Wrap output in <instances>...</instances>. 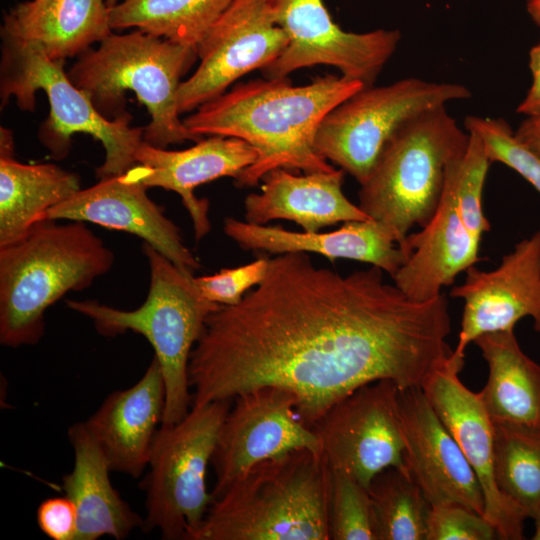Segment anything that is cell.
<instances>
[{"label":"cell","instance_id":"4316f807","mask_svg":"<svg viewBox=\"0 0 540 540\" xmlns=\"http://www.w3.org/2000/svg\"><path fill=\"white\" fill-rule=\"evenodd\" d=\"M474 343L489 368L479 393L490 419L540 428V365L522 351L514 330L485 333Z\"/></svg>","mask_w":540,"mask_h":540},{"label":"cell","instance_id":"8fae6325","mask_svg":"<svg viewBox=\"0 0 540 540\" xmlns=\"http://www.w3.org/2000/svg\"><path fill=\"white\" fill-rule=\"evenodd\" d=\"M268 4L288 45L262 69L266 78H284L298 69L324 64L337 68L345 78L372 86L401 40L397 29L343 30L323 0H268Z\"/></svg>","mask_w":540,"mask_h":540},{"label":"cell","instance_id":"d4e9b609","mask_svg":"<svg viewBox=\"0 0 540 540\" xmlns=\"http://www.w3.org/2000/svg\"><path fill=\"white\" fill-rule=\"evenodd\" d=\"M106 0H31L5 13L1 36L38 45L53 60L82 54L111 32Z\"/></svg>","mask_w":540,"mask_h":540},{"label":"cell","instance_id":"52a82bcc","mask_svg":"<svg viewBox=\"0 0 540 540\" xmlns=\"http://www.w3.org/2000/svg\"><path fill=\"white\" fill-rule=\"evenodd\" d=\"M469 133L446 106L431 109L401 129L386 145L367 180L359 204L388 226L400 247L414 226L424 227L441 201L453 163L465 152Z\"/></svg>","mask_w":540,"mask_h":540},{"label":"cell","instance_id":"f35d334b","mask_svg":"<svg viewBox=\"0 0 540 540\" xmlns=\"http://www.w3.org/2000/svg\"><path fill=\"white\" fill-rule=\"evenodd\" d=\"M534 520L535 532L533 534V540H540V507L536 510L531 517Z\"/></svg>","mask_w":540,"mask_h":540},{"label":"cell","instance_id":"836d02e7","mask_svg":"<svg viewBox=\"0 0 540 540\" xmlns=\"http://www.w3.org/2000/svg\"><path fill=\"white\" fill-rule=\"evenodd\" d=\"M496 529L482 515L458 504L432 506L427 540H492Z\"/></svg>","mask_w":540,"mask_h":540},{"label":"cell","instance_id":"cb8c5ba5","mask_svg":"<svg viewBox=\"0 0 540 540\" xmlns=\"http://www.w3.org/2000/svg\"><path fill=\"white\" fill-rule=\"evenodd\" d=\"M68 440L74 464L71 472L62 478V489L76 509L75 540H96L103 536L122 540L134 529L144 528V518L113 487L109 463L85 422L69 427Z\"/></svg>","mask_w":540,"mask_h":540},{"label":"cell","instance_id":"8d00e7d4","mask_svg":"<svg viewBox=\"0 0 540 540\" xmlns=\"http://www.w3.org/2000/svg\"><path fill=\"white\" fill-rule=\"evenodd\" d=\"M515 135L540 158V113L527 116L515 130Z\"/></svg>","mask_w":540,"mask_h":540},{"label":"cell","instance_id":"9a60e30c","mask_svg":"<svg viewBox=\"0 0 540 540\" xmlns=\"http://www.w3.org/2000/svg\"><path fill=\"white\" fill-rule=\"evenodd\" d=\"M450 295L464 301L458 343L449 360L464 367L465 350L485 333L514 330L530 317L540 333V229L515 244L493 270L475 265Z\"/></svg>","mask_w":540,"mask_h":540},{"label":"cell","instance_id":"1f68e13d","mask_svg":"<svg viewBox=\"0 0 540 540\" xmlns=\"http://www.w3.org/2000/svg\"><path fill=\"white\" fill-rule=\"evenodd\" d=\"M467 131L482 141L490 162H500L516 171L540 193V158L525 146L502 118L469 115Z\"/></svg>","mask_w":540,"mask_h":540},{"label":"cell","instance_id":"7a4b0ae2","mask_svg":"<svg viewBox=\"0 0 540 540\" xmlns=\"http://www.w3.org/2000/svg\"><path fill=\"white\" fill-rule=\"evenodd\" d=\"M364 87L331 74L303 86H293L288 77L255 79L202 104L183 123L200 137L239 138L256 150V161L234 179L238 187L255 186L277 168L328 172L335 168L314 146L319 125Z\"/></svg>","mask_w":540,"mask_h":540},{"label":"cell","instance_id":"d6986e66","mask_svg":"<svg viewBox=\"0 0 540 540\" xmlns=\"http://www.w3.org/2000/svg\"><path fill=\"white\" fill-rule=\"evenodd\" d=\"M257 159L256 150L244 140L212 135L184 150H166L143 141L136 164L126 173L147 188L160 187L176 192L188 211L195 239L211 229L207 199L197 198L195 188L221 177L236 179Z\"/></svg>","mask_w":540,"mask_h":540},{"label":"cell","instance_id":"d590c367","mask_svg":"<svg viewBox=\"0 0 540 540\" xmlns=\"http://www.w3.org/2000/svg\"><path fill=\"white\" fill-rule=\"evenodd\" d=\"M529 67L532 74V84L517 112L527 116L540 113V42L529 52Z\"/></svg>","mask_w":540,"mask_h":540},{"label":"cell","instance_id":"5b68a950","mask_svg":"<svg viewBox=\"0 0 540 540\" xmlns=\"http://www.w3.org/2000/svg\"><path fill=\"white\" fill-rule=\"evenodd\" d=\"M99 43L82 53L67 74L103 116L124 113L121 107L130 90L151 116L144 127L145 142L166 148L203 139L180 120L178 108L181 78L198 58L195 48L138 29L120 35L111 32Z\"/></svg>","mask_w":540,"mask_h":540},{"label":"cell","instance_id":"f1b7e54d","mask_svg":"<svg viewBox=\"0 0 540 540\" xmlns=\"http://www.w3.org/2000/svg\"><path fill=\"white\" fill-rule=\"evenodd\" d=\"M494 476L499 490L531 518L540 507V428L493 422Z\"/></svg>","mask_w":540,"mask_h":540},{"label":"cell","instance_id":"e575fe53","mask_svg":"<svg viewBox=\"0 0 540 540\" xmlns=\"http://www.w3.org/2000/svg\"><path fill=\"white\" fill-rule=\"evenodd\" d=\"M39 529L52 540H75L77 514L68 497H51L40 503L36 511Z\"/></svg>","mask_w":540,"mask_h":540},{"label":"cell","instance_id":"6da1fadb","mask_svg":"<svg viewBox=\"0 0 540 540\" xmlns=\"http://www.w3.org/2000/svg\"><path fill=\"white\" fill-rule=\"evenodd\" d=\"M450 332L443 294L416 301L377 266L341 275L306 252L279 254L239 303L207 318L188 364L192 405L273 386L313 426L365 384L422 388L452 355Z\"/></svg>","mask_w":540,"mask_h":540},{"label":"cell","instance_id":"2e32d148","mask_svg":"<svg viewBox=\"0 0 540 540\" xmlns=\"http://www.w3.org/2000/svg\"><path fill=\"white\" fill-rule=\"evenodd\" d=\"M462 369L448 359L428 377L422 390L479 480L485 501L483 517L499 539L521 540L527 517L496 484L492 420L480 393L472 392L459 379Z\"/></svg>","mask_w":540,"mask_h":540},{"label":"cell","instance_id":"30bf717a","mask_svg":"<svg viewBox=\"0 0 540 540\" xmlns=\"http://www.w3.org/2000/svg\"><path fill=\"white\" fill-rule=\"evenodd\" d=\"M470 96L471 91L462 84L415 77L379 87L366 86L323 118L315 136V150L362 184L401 129L431 109Z\"/></svg>","mask_w":540,"mask_h":540},{"label":"cell","instance_id":"484cf974","mask_svg":"<svg viewBox=\"0 0 540 540\" xmlns=\"http://www.w3.org/2000/svg\"><path fill=\"white\" fill-rule=\"evenodd\" d=\"M80 188L77 174L57 165L14 157L12 131L0 129V247L23 238L47 211Z\"/></svg>","mask_w":540,"mask_h":540},{"label":"cell","instance_id":"9c48e42d","mask_svg":"<svg viewBox=\"0 0 540 540\" xmlns=\"http://www.w3.org/2000/svg\"><path fill=\"white\" fill-rule=\"evenodd\" d=\"M233 400L192 405L177 423L161 425L143 481L144 530H158L165 540H190L214 498L207 487L222 423Z\"/></svg>","mask_w":540,"mask_h":540},{"label":"cell","instance_id":"4fadbf2b","mask_svg":"<svg viewBox=\"0 0 540 540\" xmlns=\"http://www.w3.org/2000/svg\"><path fill=\"white\" fill-rule=\"evenodd\" d=\"M232 403L211 460L214 499L263 461L300 449L323 452L317 432L304 420L289 391L261 387L237 395Z\"/></svg>","mask_w":540,"mask_h":540},{"label":"cell","instance_id":"7402d4cb","mask_svg":"<svg viewBox=\"0 0 540 540\" xmlns=\"http://www.w3.org/2000/svg\"><path fill=\"white\" fill-rule=\"evenodd\" d=\"M480 243L465 224L446 179L434 216L421 231L406 238L410 256L392 277L394 284L413 300H431L452 285L458 274L481 261Z\"/></svg>","mask_w":540,"mask_h":540},{"label":"cell","instance_id":"74e56055","mask_svg":"<svg viewBox=\"0 0 540 540\" xmlns=\"http://www.w3.org/2000/svg\"><path fill=\"white\" fill-rule=\"evenodd\" d=\"M527 11L540 28V0H526Z\"/></svg>","mask_w":540,"mask_h":540},{"label":"cell","instance_id":"e0dca14e","mask_svg":"<svg viewBox=\"0 0 540 540\" xmlns=\"http://www.w3.org/2000/svg\"><path fill=\"white\" fill-rule=\"evenodd\" d=\"M408 472L431 506L458 504L483 516L479 480L421 387L399 391Z\"/></svg>","mask_w":540,"mask_h":540},{"label":"cell","instance_id":"4dcf8cb0","mask_svg":"<svg viewBox=\"0 0 540 540\" xmlns=\"http://www.w3.org/2000/svg\"><path fill=\"white\" fill-rule=\"evenodd\" d=\"M329 531L330 540H376L368 488L337 469H332Z\"/></svg>","mask_w":540,"mask_h":540},{"label":"cell","instance_id":"5bb4252c","mask_svg":"<svg viewBox=\"0 0 540 540\" xmlns=\"http://www.w3.org/2000/svg\"><path fill=\"white\" fill-rule=\"evenodd\" d=\"M287 45L268 0H233L197 47L199 65L179 87L180 114L224 94L245 74L264 69Z\"/></svg>","mask_w":540,"mask_h":540},{"label":"cell","instance_id":"ac0fdd59","mask_svg":"<svg viewBox=\"0 0 540 540\" xmlns=\"http://www.w3.org/2000/svg\"><path fill=\"white\" fill-rule=\"evenodd\" d=\"M147 189L126 172L101 178L50 208L45 220L91 222L137 235L180 269L194 274L199 260L185 245L180 229L149 198Z\"/></svg>","mask_w":540,"mask_h":540},{"label":"cell","instance_id":"603a6c76","mask_svg":"<svg viewBox=\"0 0 540 540\" xmlns=\"http://www.w3.org/2000/svg\"><path fill=\"white\" fill-rule=\"evenodd\" d=\"M344 171L297 176L277 168L263 177L260 193L244 200L245 219L265 225L275 219L291 220L305 232H318L338 222L371 219L343 193Z\"/></svg>","mask_w":540,"mask_h":540},{"label":"cell","instance_id":"277c9868","mask_svg":"<svg viewBox=\"0 0 540 540\" xmlns=\"http://www.w3.org/2000/svg\"><path fill=\"white\" fill-rule=\"evenodd\" d=\"M114 253L82 221L37 223L0 247V343L35 345L45 312L68 291L84 290L107 273Z\"/></svg>","mask_w":540,"mask_h":540},{"label":"cell","instance_id":"7c38bea8","mask_svg":"<svg viewBox=\"0 0 540 540\" xmlns=\"http://www.w3.org/2000/svg\"><path fill=\"white\" fill-rule=\"evenodd\" d=\"M399 391L391 380L365 384L334 403L312 426L332 469L352 475L367 488L375 475L390 467L410 476Z\"/></svg>","mask_w":540,"mask_h":540},{"label":"cell","instance_id":"d6a6232c","mask_svg":"<svg viewBox=\"0 0 540 540\" xmlns=\"http://www.w3.org/2000/svg\"><path fill=\"white\" fill-rule=\"evenodd\" d=\"M268 268L269 258L259 257L239 267L223 268L212 275L194 277V281L207 300L224 306L235 305L248 289L263 281Z\"/></svg>","mask_w":540,"mask_h":540},{"label":"cell","instance_id":"83f0119b","mask_svg":"<svg viewBox=\"0 0 540 540\" xmlns=\"http://www.w3.org/2000/svg\"><path fill=\"white\" fill-rule=\"evenodd\" d=\"M233 0H125L109 9L111 29L135 28L195 48Z\"/></svg>","mask_w":540,"mask_h":540},{"label":"cell","instance_id":"f546056e","mask_svg":"<svg viewBox=\"0 0 540 540\" xmlns=\"http://www.w3.org/2000/svg\"><path fill=\"white\" fill-rule=\"evenodd\" d=\"M376 540H427L431 505L419 485L397 468H387L371 480Z\"/></svg>","mask_w":540,"mask_h":540},{"label":"cell","instance_id":"44dd1931","mask_svg":"<svg viewBox=\"0 0 540 540\" xmlns=\"http://www.w3.org/2000/svg\"><path fill=\"white\" fill-rule=\"evenodd\" d=\"M223 230L240 248L270 254L317 253L331 262L338 258L369 263L393 277L409 255L393 231L374 219L349 221L331 232H294L228 217Z\"/></svg>","mask_w":540,"mask_h":540},{"label":"cell","instance_id":"8992f818","mask_svg":"<svg viewBox=\"0 0 540 540\" xmlns=\"http://www.w3.org/2000/svg\"><path fill=\"white\" fill-rule=\"evenodd\" d=\"M143 254L150 270L148 295L141 306L123 310L96 300H68L67 306L89 318L98 333L113 337L132 331L154 349L165 384V409L161 425L180 421L190 410L188 379L191 352L206 320L221 305L207 300L187 273L144 242Z\"/></svg>","mask_w":540,"mask_h":540},{"label":"cell","instance_id":"ffe728a7","mask_svg":"<svg viewBox=\"0 0 540 540\" xmlns=\"http://www.w3.org/2000/svg\"><path fill=\"white\" fill-rule=\"evenodd\" d=\"M165 398L162 371L154 357L133 386L110 393L85 421L112 471L138 478L148 467Z\"/></svg>","mask_w":540,"mask_h":540},{"label":"cell","instance_id":"ba28073f","mask_svg":"<svg viewBox=\"0 0 540 540\" xmlns=\"http://www.w3.org/2000/svg\"><path fill=\"white\" fill-rule=\"evenodd\" d=\"M1 100L11 96L22 110L32 111L35 93L43 90L50 114L42 124L39 138L56 159L68 155L71 137L89 134L100 141L105 160L97 168V178L122 175L136 164V153L144 141V127H131L129 113L108 119L93 105L64 71L65 60H53L36 44L2 36Z\"/></svg>","mask_w":540,"mask_h":540},{"label":"cell","instance_id":"ab89813d","mask_svg":"<svg viewBox=\"0 0 540 540\" xmlns=\"http://www.w3.org/2000/svg\"><path fill=\"white\" fill-rule=\"evenodd\" d=\"M106 3L108 5L109 8H112L114 7L117 3V0H106Z\"/></svg>","mask_w":540,"mask_h":540},{"label":"cell","instance_id":"3957f363","mask_svg":"<svg viewBox=\"0 0 540 540\" xmlns=\"http://www.w3.org/2000/svg\"><path fill=\"white\" fill-rule=\"evenodd\" d=\"M331 477L323 452L263 461L213 500L190 540H330Z\"/></svg>","mask_w":540,"mask_h":540}]
</instances>
